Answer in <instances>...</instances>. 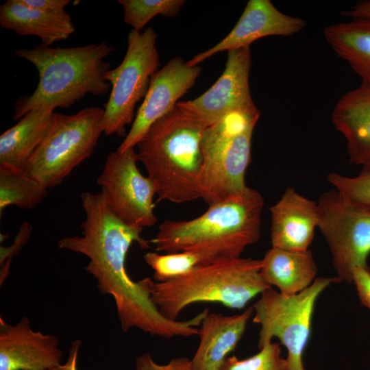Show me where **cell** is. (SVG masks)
Segmentation results:
<instances>
[{"instance_id":"cell-1","label":"cell","mask_w":370,"mask_h":370,"mask_svg":"<svg viewBox=\"0 0 370 370\" xmlns=\"http://www.w3.org/2000/svg\"><path fill=\"white\" fill-rule=\"evenodd\" d=\"M85 220L81 236H67L58 241L60 249L83 254L89 262L84 269L97 281L103 294L112 297L122 330L139 329L166 339L197 335L203 317L197 314L185 321L164 316L153 302L149 278L135 282L127 271V254L134 243L149 249L142 236L143 228L129 225L109 209L101 193L81 195Z\"/></svg>"},{"instance_id":"cell-2","label":"cell","mask_w":370,"mask_h":370,"mask_svg":"<svg viewBox=\"0 0 370 370\" xmlns=\"http://www.w3.org/2000/svg\"><path fill=\"white\" fill-rule=\"evenodd\" d=\"M263 207L262 195L247 186L195 219L164 221L149 242L158 251L196 253L202 265L239 258L259 240Z\"/></svg>"},{"instance_id":"cell-3","label":"cell","mask_w":370,"mask_h":370,"mask_svg":"<svg viewBox=\"0 0 370 370\" xmlns=\"http://www.w3.org/2000/svg\"><path fill=\"white\" fill-rule=\"evenodd\" d=\"M113 51L106 42L66 48L41 44L16 49V56L36 67L39 81L31 95L16 101L14 120L35 108H69L88 94L106 95L111 86L106 78L110 65L104 58Z\"/></svg>"},{"instance_id":"cell-4","label":"cell","mask_w":370,"mask_h":370,"mask_svg":"<svg viewBox=\"0 0 370 370\" xmlns=\"http://www.w3.org/2000/svg\"><path fill=\"white\" fill-rule=\"evenodd\" d=\"M206 127L175 106L136 145L158 200L181 204L200 198L201 140Z\"/></svg>"},{"instance_id":"cell-5","label":"cell","mask_w":370,"mask_h":370,"mask_svg":"<svg viewBox=\"0 0 370 370\" xmlns=\"http://www.w3.org/2000/svg\"><path fill=\"white\" fill-rule=\"evenodd\" d=\"M261 268L262 260L241 257L199 265L166 282L151 279L150 295L160 312L172 320H177L184 308L198 302L241 310L271 287L262 279Z\"/></svg>"},{"instance_id":"cell-6","label":"cell","mask_w":370,"mask_h":370,"mask_svg":"<svg viewBox=\"0 0 370 370\" xmlns=\"http://www.w3.org/2000/svg\"><path fill=\"white\" fill-rule=\"evenodd\" d=\"M258 109L232 112L205 128L201 140L203 166L200 198L208 206L238 194L247 186L251 139Z\"/></svg>"},{"instance_id":"cell-7","label":"cell","mask_w":370,"mask_h":370,"mask_svg":"<svg viewBox=\"0 0 370 370\" xmlns=\"http://www.w3.org/2000/svg\"><path fill=\"white\" fill-rule=\"evenodd\" d=\"M104 109L84 108L72 115L55 112L52 125L23 170L47 188L60 185L93 153L103 132Z\"/></svg>"},{"instance_id":"cell-8","label":"cell","mask_w":370,"mask_h":370,"mask_svg":"<svg viewBox=\"0 0 370 370\" xmlns=\"http://www.w3.org/2000/svg\"><path fill=\"white\" fill-rule=\"evenodd\" d=\"M337 278H318L304 291L291 295L269 287L253 305V322L260 325L259 349L278 338L287 349L288 370H305L303 353L308 343L316 301Z\"/></svg>"},{"instance_id":"cell-9","label":"cell","mask_w":370,"mask_h":370,"mask_svg":"<svg viewBox=\"0 0 370 370\" xmlns=\"http://www.w3.org/2000/svg\"><path fill=\"white\" fill-rule=\"evenodd\" d=\"M157 37L151 27L143 31L132 29L123 60L107 72L106 78L112 90L101 120L105 134L126 136L125 127L134 120L136 105L145 98L151 76L159 70Z\"/></svg>"},{"instance_id":"cell-10","label":"cell","mask_w":370,"mask_h":370,"mask_svg":"<svg viewBox=\"0 0 370 370\" xmlns=\"http://www.w3.org/2000/svg\"><path fill=\"white\" fill-rule=\"evenodd\" d=\"M318 228L332 254L341 281L352 283L353 270L369 267L370 209L345 200L334 188L317 201Z\"/></svg>"},{"instance_id":"cell-11","label":"cell","mask_w":370,"mask_h":370,"mask_svg":"<svg viewBox=\"0 0 370 370\" xmlns=\"http://www.w3.org/2000/svg\"><path fill=\"white\" fill-rule=\"evenodd\" d=\"M138 161L134 148L112 151L97 184L108 207L118 219L143 228L154 225L158 221L153 203L156 190L150 179L140 172Z\"/></svg>"},{"instance_id":"cell-12","label":"cell","mask_w":370,"mask_h":370,"mask_svg":"<svg viewBox=\"0 0 370 370\" xmlns=\"http://www.w3.org/2000/svg\"><path fill=\"white\" fill-rule=\"evenodd\" d=\"M251 66L250 47L228 51L225 68L216 82L198 97L179 101L176 107L206 127L232 112L258 109L249 89Z\"/></svg>"},{"instance_id":"cell-13","label":"cell","mask_w":370,"mask_h":370,"mask_svg":"<svg viewBox=\"0 0 370 370\" xmlns=\"http://www.w3.org/2000/svg\"><path fill=\"white\" fill-rule=\"evenodd\" d=\"M200 66H189L181 57L171 58L151 77L148 91L131 129L116 151L123 152L141 140L150 127L173 110L178 100L195 85Z\"/></svg>"},{"instance_id":"cell-14","label":"cell","mask_w":370,"mask_h":370,"mask_svg":"<svg viewBox=\"0 0 370 370\" xmlns=\"http://www.w3.org/2000/svg\"><path fill=\"white\" fill-rule=\"evenodd\" d=\"M306 22L278 10L270 0H249L230 33L209 49L194 56L186 63L197 66L214 54L250 47L254 41L266 36H291L301 32Z\"/></svg>"},{"instance_id":"cell-15","label":"cell","mask_w":370,"mask_h":370,"mask_svg":"<svg viewBox=\"0 0 370 370\" xmlns=\"http://www.w3.org/2000/svg\"><path fill=\"white\" fill-rule=\"evenodd\" d=\"M62 357L58 338L34 330L27 317L14 325L0 318V370H50Z\"/></svg>"},{"instance_id":"cell-16","label":"cell","mask_w":370,"mask_h":370,"mask_svg":"<svg viewBox=\"0 0 370 370\" xmlns=\"http://www.w3.org/2000/svg\"><path fill=\"white\" fill-rule=\"evenodd\" d=\"M269 210L272 247L295 251L308 250L319 225L317 202L289 187Z\"/></svg>"},{"instance_id":"cell-17","label":"cell","mask_w":370,"mask_h":370,"mask_svg":"<svg viewBox=\"0 0 370 370\" xmlns=\"http://www.w3.org/2000/svg\"><path fill=\"white\" fill-rule=\"evenodd\" d=\"M253 307L234 315L208 312L199 328V343L191 360L193 370H220L242 338Z\"/></svg>"},{"instance_id":"cell-18","label":"cell","mask_w":370,"mask_h":370,"mask_svg":"<svg viewBox=\"0 0 370 370\" xmlns=\"http://www.w3.org/2000/svg\"><path fill=\"white\" fill-rule=\"evenodd\" d=\"M336 130L347 141L349 162H370V82L348 91L338 101L332 113Z\"/></svg>"},{"instance_id":"cell-19","label":"cell","mask_w":370,"mask_h":370,"mask_svg":"<svg viewBox=\"0 0 370 370\" xmlns=\"http://www.w3.org/2000/svg\"><path fill=\"white\" fill-rule=\"evenodd\" d=\"M0 26L20 36L38 37L51 47L66 40L75 28L66 12H51L26 6L19 0H8L0 6Z\"/></svg>"},{"instance_id":"cell-20","label":"cell","mask_w":370,"mask_h":370,"mask_svg":"<svg viewBox=\"0 0 370 370\" xmlns=\"http://www.w3.org/2000/svg\"><path fill=\"white\" fill-rule=\"evenodd\" d=\"M317 267L312 254L271 247L262 259L260 274L264 282L286 295L297 294L316 279Z\"/></svg>"},{"instance_id":"cell-21","label":"cell","mask_w":370,"mask_h":370,"mask_svg":"<svg viewBox=\"0 0 370 370\" xmlns=\"http://www.w3.org/2000/svg\"><path fill=\"white\" fill-rule=\"evenodd\" d=\"M54 115L51 108H35L3 132L0 136V164L23 169L47 134Z\"/></svg>"},{"instance_id":"cell-22","label":"cell","mask_w":370,"mask_h":370,"mask_svg":"<svg viewBox=\"0 0 370 370\" xmlns=\"http://www.w3.org/2000/svg\"><path fill=\"white\" fill-rule=\"evenodd\" d=\"M323 35L333 51L350 65L362 82H370V19L352 18L328 25Z\"/></svg>"},{"instance_id":"cell-23","label":"cell","mask_w":370,"mask_h":370,"mask_svg":"<svg viewBox=\"0 0 370 370\" xmlns=\"http://www.w3.org/2000/svg\"><path fill=\"white\" fill-rule=\"evenodd\" d=\"M47 194L48 188L28 175L23 169L0 164V217L10 206L32 209Z\"/></svg>"},{"instance_id":"cell-24","label":"cell","mask_w":370,"mask_h":370,"mask_svg":"<svg viewBox=\"0 0 370 370\" xmlns=\"http://www.w3.org/2000/svg\"><path fill=\"white\" fill-rule=\"evenodd\" d=\"M123 9V21L134 29L142 31L154 16H176L185 3L184 0H119Z\"/></svg>"},{"instance_id":"cell-25","label":"cell","mask_w":370,"mask_h":370,"mask_svg":"<svg viewBox=\"0 0 370 370\" xmlns=\"http://www.w3.org/2000/svg\"><path fill=\"white\" fill-rule=\"evenodd\" d=\"M145 262L153 270V280L162 282L183 275L203 264L201 256L191 251L159 254L149 251L144 256Z\"/></svg>"},{"instance_id":"cell-26","label":"cell","mask_w":370,"mask_h":370,"mask_svg":"<svg viewBox=\"0 0 370 370\" xmlns=\"http://www.w3.org/2000/svg\"><path fill=\"white\" fill-rule=\"evenodd\" d=\"M327 180L345 200L370 209V162L355 177L332 172Z\"/></svg>"},{"instance_id":"cell-27","label":"cell","mask_w":370,"mask_h":370,"mask_svg":"<svg viewBox=\"0 0 370 370\" xmlns=\"http://www.w3.org/2000/svg\"><path fill=\"white\" fill-rule=\"evenodd\" d=\"M220 370H288V366L282 357L280 344L271 342L248 358L227 357Z\"/></svg>"},{"instance_id":"cell-28","label":"cell","mask_w":370,"mask_h":370,"mask_svg":"<svg viewBox=\"0 0 370 370\" xmlns=\"http://www.w3.org/2000/svg\"><path fill=\"white\" fill-rule=\"evenodd\" d=\"M136 370H193L191 360L186 357H178L169 363H157L149 353L140 355L136 360Z\"/></svg>"},{"instance_id":"cell-29","label":"cell","mask_w":370,"mask_h":370,"mask_svg":"<svg viewBox=\"0 0 370 370\" xmlns=\"http://www.w3.org/2000/svg\"><path fill=\"white\" fill-rule=\"evenodd\" d=\"M352 282L362 304L370 309V267H356L352 272Z\"/></svg>"},{"instance_id":"cell-30","label":"cell","mask_w":370,"mask_h":370,"mask_svg":"<svg viewBox=\"0 0 370 370\" xmlns=\"http://www.w3.org/2000/svg\"><path fill=\"white\" fill-rule=\"evenodd\" d=\"M31 232V225L26 221L23 222L19 227L14 244L8 248L1 247V264L4 262L5 258H10L21 249L29 238Z\"/></svg>"},{"instance_id":"cell-31","label":"cell","mask_w":370,"mask_h":370,"mask_svg":"<svg viewBox=\"0 0 370 370\" xmlns=\"http://www.w3.org/2000/svg\"><path fill=\"white\" fill-rule=\"evenodd\" d=\"M29 8L51 12H64L65 7L71 1L69 0H19Z\"/></svg>"},{"instance_id":"cell-32","label":"cell","mask_w":370,"mask_h":370,"mask_svg":"<svg viewBox=\"0 0 370 370\" xmlns=\"http://www.w3.org/2000/svg\"><path fill=\"white\" fill-rule=\"evenodd\" d=\"M81 345L82 342L80 340L74 341L71 345L69 356L66 362L50 370H77V358Z\"/></svg>"},{"instance_id":"cell-33","label":"cell","mask_w":370,"mask_h":370,"mask_svg":"<svg viewBox=\"0 0 370 370\" xmlns=\"http://www.w3.org/2000/svg\"><path fill=\"white\" fill-rule=\"evenodd\" d=\"M341 15L352 18L370 19V1L358 2L350 10L342 11Z\"/></svg>"}]
</instances>
